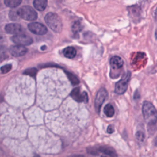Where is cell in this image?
<instances>
[{
    "instance_id": "6da1fadb",
    "label": "cell",
    "mask_w": 157,
    "mask_h": 157,
    "mask_svg": "<svg viewBox=\"0 0 157 157\" xmlns=\"http://www.w3.org/2000/svg\"><path fill=\"white\" fill-rule=\"evenodd\" d=\"M142 113L146 123L155 125L157 121V111L154 105L148 101H145L142 106Z\"/></svg>"
},
{
    "instance_id": "7a4b0ae2",
    "label": "cell",
    "mask_w": 157,
    "mask_h": 157,
    "mask_svg": "<svg viewBox=\"0 0 157 157\" xmlns=\"http://www.w3.org/2000/svg\"><path fill=\"white\" fill-rule=\"evenodd\" d=\"M45 20L48 27L54 32H61L63 23L61 18L55 13L49 12L45 17Z\"/></svg>"
},
{
    "instance_id": "3957f363",
    "label": "cell",
    "mask_w": 157,
    "mask_h": 157,
    "mask_svg": "<svg viewBox=\"0 0 157 157\" xmlns=\"http://www.w3.org/2000/svg\"><path fill=\"white\" fill-rule=\"evenodd\" d=\"M17 13L19 17L28 21H34L37 17V12L33 7L29 6H25L20 7L17 10Z\"/></svg>"
},
{
    "instance_id": "277c9868",
    "label": "cell",
    "mask_w": 157,
    "mask_h": 157,
    "mask_svg": "<svg viewBox=\"0 0 157 157\" xmlns=\"http://www.w3.org/2000/svg\"><path fill=\"white\" fill-rule=\"evenodd\" d=\"M130 78L131 72L128 71L118 82L115 83V92L117 94H122L126 91Z\"/></svg>"
},
{
    "instance_id": "5b68a950",
    "label": "cell",
    "mask_w": 157,
    "mask_h": 157,
    "mask_svg": "<svg viewBox=\"0 0 157 157\" xmlns=\"http://www.w3.org/2000/svg\"><path fill=\"white\" fill-rule=\"evenodd\" d=\"M108 96V93L107 90L104 88H101L97 92L95 100H94V107L96 111L98 113H99L101 107L104 103V101L107 98Z\"/></svg>"
},
{
    "instance_id": "8992f818",
    "label": "cell",
    "mask_w": 157,
    "mask_h": 157,
    "mask_svg": "<svg viewBox=\"0 0 157 157\" xmlns=\"http://www.w3.org/2000/svg\"><path fill=\"white\" fill-rule=\"evenodd\" d=\"M12 40L15 44L23 46L30 45L33 42V39L31 37L24 34H18L14 35L12 37Z\"/></svg>"
},
{
    "instance_id": "52a82bcc",
    "label": "cell",
    "mask_w": 157,
    "mask_h": 157,
    "mask_svg": "<svg viewBox=\"0 0 157 157\" xmlns=\"http://www.w3.org/2000/svg\"><path fill=\"white\" fill-rule=\"evenodd\" d=\"M29 30L37 35H44L47 32V28L42 24L37 22H33L28 25Z\"/></svg>"
},
{
    "instance_id": "ba28073f",
    "label": "cell",
    "mask_w": 157,
    "mask_h": 157,
    "mask_svg": "<svg viewBox=\"0 0 157 157\" xmlns=\"http://www.w3.org/2000/svg\"><path fill=\"white\" fill-rule=\"evenodd\" d=\"M70 95L73 99L78 102H87L88 100V97L86 92L83 91L82 93H81L79 88H75L74 89H73Z\"/></svg>"
},
{
    "instance_id": "9c48e42d",
    "label": "cell",
    "mask_w": 157,
    "mask_h": 157,
    "mask_svg": "<svg viewBox=\"0 0 157 157\" xmlns=\"http://www.w3.org/2000/svg\"><path fill=\"white\" fill-rule=\"evenodd\" d=\"M10 53L12 55L14 56H21L26 54L28 50L27 48L23 45H12L10 48Z\"/></svg>"
},
{
    "instance_id": "30bf717a",
    "label": "cell",
    "mask_w": 157,
    "mask_h": 157,
    "mask_svg": "<svg viewBox=\"0 0 157 157\" xmlns=\"http://www.w3.org/2000/svg\"><path fill=\"white\" fill-rule=\"evenodd\" d=\"M5 30L9 34H13L16 35L21 32L22 28L21 25L18 23H9L5 26Z\"/></svg>"
},
{
    "instance_id": "8fae6325",
    "label": "cell",
    "mask_w": 157,
    "mask_h": 157,
    "mask_svg": "<svg viewBox=\"0 0 157 157\" xmlns=\"http://www.w3.org/2000/svg\"><path fill=\"white\" fill-rule=\"evenodd\" d=\"M110 64L113 69H120L123 65V61L120 57L118 56H113L110 59Z\"/></svg>"
},
{
    "instance_id": "7c38bea8",
    "label": "cell",
    "mask_w": 157,
    "mask_h": 157,
    "mask_svg": "<svg viewBox=\"0 0 157 157\" xmlns=\"http://www.w3.org/2000/svg\"><path fill=\"white\" fill-rule=\"evenodd\" d=\"M98 151L103 153V155H105L111 157H117V153L115 150L111 147H100L98 148Z\"/></svg>"
},
{
    "instance_id": "4fadbf2b",
    "label": "cell",
    "mask_w": 157,
    "mask_h": 157,
    "mask_svg": "<svg viewBox=\"0 0 157 157\" xmlns=\"http://www.w3.org/2000/svg\"><path fill=\"white\" fill-rule=\"evenodd\" d=\"M33 4L37 10L43 11L47 6V0H34Z\"/></svg>"
},
{
    "instance_id": "5bb4252c",
    "label": "cell",
    "mask_w": 157,
    "mask_h": 157,
    "mask_svg": "<svg viewBox=\"0 0 157 157\" xmlns=\"http://www.w3.org/2000/svg\"><path fill=\"white\" fill-rule=\"evenodd\" d=\"M76 50L73 47H67L63 50V54L64 56L70 59L74 58L76 55Z\"/></svg>"
},
{
    "instance_id": "9a60e30c",
    "label": "cell",
    "mask_w": 157,
    "mask_h": 157,
    "mask_svg": "<svg viewBox=\"0 0 157 157\" xmlns=\"http://www.w3.org/2000/svg\"><path fill=\"white\" fill-rule=\"evenodd\" d=\"M104 112L105 115L108 117H113L115 113L113 107L111 104H107V105H105V106L104 108Z\"/></svg>"
},
{
    "instance_id": "2e32d148",
    "label": "cell",
    "mask_w": 157,
    "mask_h": 157,
    "mask_svg": "<svg viewBox=\"0 0 157 157\" xmlns=\"http://www.w3.org/2000/svg\"><path fill=\"white\" fill-rule=\"evenodd\" d=\"M82 24L80 21H75L72 26V31L73 33V34L75 36H78V33H80V31L82 30Z\"/></svg>"
},
{
    "instance_id": "e0dca14e",
    "label": "cell",
    "mask_w": 157,
    "mask_h": 157,
    "mask_svg": "<svg viewBox=\"0 0 157 157\" xmlns=\"http://www.w3.org/2000/svg\"><path fill=\"white\" fill-rule=\"evenodd\" d=\"M21 1L22 0H4V3L7 7L14 8L18 6L21 4Z\"/></svg>"
},
{
    "instance_id": "ac0fdd59",
    "label": "cell",
    "mask_w": 157,
    "mask_h": 157,
    "mask_svg": "<svg viewBox=\"0 0 157 157\" xmlns=\"http://www.w3.org/2000/svg\"><path fill=\"white\" fill-rule=\"evenodd\" d=\"M66 74H67L69 80L71 81V82L72 83V85H77V84L79 83V80L75 75H74L72 73H70V72H66Z\"/></svg>"
},
{
    "instance_id": "d6986e66",
    "label": "cell",
    "mask_w": 157,
    "mask_h": 157,
    "mask_svg": "<svg viewBox=\"0 0 157 157\" xmlns=\"http://www.w3.org/2000/svg\"><path fill=\"white\" fill-rule=\"evenodd\" d=\"M37 69L36 68H30V69H28L26 70L24 72V74H26V75H28L29 76H31V77H34L36 74H37Z\"/></svg>"
},
{
    "instance_id": "ffe728a7",
    "label": "cell",
    "mask_w": 157,
    "mask_h": 157,
    "mask_svg": "<svg viewBox=\"0 0 157 157\" xmlns=\"http://www.w3.org/2000/svg\"><path fill=\"white\" fill-rule=\"evenodd\" d=\"M136 138L139 142L140 143L143 142L145 139L144 133L142 131H137L136 134Z\"/></svg>"
},
{
    "instance_id": "44dd1931",
    "label": "cell",
    "mask_w": 157,
    "mask_h": 157,
    "mask_svg": "<svg viewBox=\"0 0 157 157\" xmlns=\"http://www.w3.org/2000/svg\"><path fill=\"white\" fill-rule=\"evenodd\" d=\"M6 56H7L6 48L2 45H0V59H3Z\"/></svg>"
},
{
    "instance_id": "7402d4cb",
    "label": "cell",
    "mask_w": 157,
    "mask_h": 157,
    "mask_svg": "<svg viewBox=\"0 0 157 157\" xmlns=\"http://www.w3.org/2000/svg\"><path fill=\"white\" fill-rule=\"evenodd\" d=\"M9 17L11 20H12L13 21L17 20L19 17V16L17 13V11H13V10L10 11L9 13Z\"/></svg>"
},
{
    "instance_id": "603a6c76",
    "label": "cell",
    "mask_w": 157,
    "mask_h": 157,
    "mask_svg": "<svg viewBox=\"0 0 157 157\" xmlns=\"http://www.w3.org/2000/svg\"><path fill=\"white\" fill-rule=\"evenodd\" d=\"M12 68V66L10 64H6L1 67V71L2 74H6L9 72Z\"/></svg>"
},
{
    "instance_id": "cb8c5ba5",
    "label": "cell",
    "mask_w": 157,
    "mask_h": 157,
    "mask_svg": "<svg viewBox=\"0 0 157 157\" xmlns=\"http://www.w3.org/2000/svg\"><path fill=\"white\" fill-rule=\"evenodd\" d=\"M107 132L109 133V134H111V133L113 132V131H114V128H113V126L109 125V126H108V128H107Z\"/></svg>"
},
{
    "instance_id": "d4e9b609",
    "label": "cell",
    "mask_w": 157,
    "mask_h": 157,
    "mask_svg": "<svg viewBox=\"0 0 157 157\" xmlns=\"http://www.w3.org/2000/svg\"><path fill=\"white\" fill-rule=\"evenodd\" d=\"M68 157H85V156H83L82 155H72Z\"/></svg>"
},
{
    "instance_id": "484cf974",
    "label": "cell",
    "mask_w": 157,
    "mask_h": 157,
    "mask_svg": "<svg viewBox=\"0 0 157 157\" xmlns=\"http://www.w3.org/2000/svg\"><path fill=\"white\" fill-rule=\"evenodd\" d=\"M155 145L157 147V137H156V139H155Z\"/></svg>"
},
{
    "instance_id": "4316f807",
    "label": "cell",
    "mask_w": 157,
    "mask_h": 157,
    "mask_svg": "<svg viewBox=\"0 0 157 157\" xmlns=\"http://www.w3.org/2000/svg\"><path fill=\"white\" fill-rule=\"evenodd\" d=\"M101 157H111V156H107V155H102L101 156Z\"/></svg>"
},
{
    "instance_id": "83f0119b",
    "label": "cell",
    "mask_w": 157,
    "mask_h": 157,
    "mask_svg": "<svg viewBox=\"0 0 157 157\" xmlns=\"http://www.w3.org/2000/svg\"><path fill=\"white\" fill-rule=\"evenodd\" d=\"M155 37H156V39H157V29H156V31L155 32Z\"/></svg>"
},
{
    "instance_id": "f1b7e54d",
    "label": "cell",
    "mask_w": 157,
    "mask_h": 157,
    "mask_svg": "<svg viewBox=\"0 0 157 157\" xmlns=\"http://www.w3.org/2000/svg\"><path fill=\"white\" fill-rule=\"evenodd\" d=\"M155 14L157 15V8H156V10H155Z\"/></svg>"
}]
</instances>
